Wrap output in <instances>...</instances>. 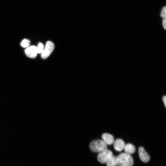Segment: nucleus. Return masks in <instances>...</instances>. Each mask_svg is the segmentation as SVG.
<instances>
[{
  "mask_svg": "<svg viewBox=\"0 0 166 166\" xmlns=\"http://www.w3.org/2000/svg\"><path fill=\"white\" fill-rule=\"evenodd\" d=\"M117 162L118 166H133L134 164L133 158L130 155L126 153L120 154L117 157Z\"/></svg>",
  "mask_w": 166,
  "mask_h": 166,
  "instance_id": "nucleus-1",
  "label": "nucleus"
},
{
  "mask_svg": "<svg viewBox=\"0 0 166 166\" xmlns=\"http://www.w3.org/2000/svg\"><path fill=\"white\" fill-rule=\"evenodd\" d=\"M91 150L93 152H100L107 149L106 144L102 140H97L92 142L90 145Z\"/></svg>",
  "mask_w": 166,
  "mask_h": 166,
  "instance_id": "nucleus-2",
  "label": "nucleus"
},
{
  "mask_svg": "<svg viewBox=\"0 0 166 166\" xmlns=\"http://www.w3.org/2000/svg\"><path fill=\"white\" fill-rule=\"evenodd\" d=\"M113 156L112 152L106 149L100 152L98 156V160L101 163H107L108 161Z\"/></svg>",
  "mask_w": 166,
  "mask_h": 166,
  "instance_id": "nucleus-3",
  "label": "nucleus"
},
{
  "mask_svg": "<svg viewBox=\"0 0 166 166\" xmlns=\"http://www.w3.org/2000/svg\"><path fill=\"white\" fill-rule=\"evenodd\" d=\"M54 48V43L51 41H48L46 44V46L43 52L41 54V57L45 59L48 57Z\"/></svg>",
  "mask_w": 166,
  "mask_h": 166,
  "instance_id": "nucleus-4",
  "label": "nucleus"
},
{
  "mask_svg": "<svg viewBox=\"0 0 166 166\" xmlns=\"http://www.w3.org/2000/svg\"><path fill=\"white\" fill-rule=\"evenodd\" d=\"M138 153L139 158L142 162L147 163L149 161L150 159V156L144 148L140 147L138 150Z\"/></svg>",
  "mask_w": 166,
  "mask_h": 166,
  "instance_id": "nucleus-5",
  "label": "nucleus"
},
{
  "mask_svg": "<svg viewBox=\"0 0 166 166\" xmlns=\"http://www.w3.org/2000/svg\"><path fill=\"white\" fill-rule=\"evenodd\" d=\"M27 56L30 58H35L38 53L37 47L33 46L27 48L25 50Z\"/></svg>",
  "mask_w": 166,
  "mask_h": 166,
  "instance_id": "nucleus-6",
  "label": "nucleus"
},
{
  "mask_svg": "<svg viewBox=\"0 0 166 166\" xmlns=\"http://www.w3.org/2000/svg\"><path fill=\"white\" fill-rule=\"evenodd\" d=\"M125 145V143L123 140L118 139L115 142L114 147L116 151L119 152L124 149Z\"/></svg>",
  "mask_w": 166,
  "mask_h": 166,
  "instance_id": "nucleus-7",
  "label": "nucleus"
},
{
  "mask_svg": "<svg viewBox=\"0 0 166 166\" xmlns=\"http://www.w3.org/2000/svg\"><path fill=\"white\" fill-rule=\"evenodd\" d=\"M102 138L103 140L107 145H111L112 144L115 142L114 137L111 135L104 133L102 135Z\"/></svg>",
  "mask_w": 166,
  "mask_h": 166,
  "instance_id": "nucleus-8",
  "label": "nucleus"
},
{
  "mask_svg": "<svg viewBox=\"0 0 166 166\" xmlns=\"http://www.w3.org/2000/svg\"><path fill=\"white\" fill-rule=\"evenodd\" d=\"M124 149L126 153L130 155L134 153L136 151L134 146L130 143L127 144L125 145Z\"/></svg>",
  "mask_w": 166,
  "mask_h": 166,
  "instance_id": "nucleus-9",
  "label": "nucleus"
},
{
  "mask_svg": "<svg viewBox=\"0 0 166 166\" xmlns=\"http://www.w3.org/2000/svg\"><path fill=\"white\" fill-rule=\"evenodd\" d=\"M106 163L107 166H117V157L113 156Z\"/></svg>",
  "mask_w": 166,
  "mask_h": 166,
  "instance_id": "nucleus-10",
  "label": "nucleus"
},
{
  "mask_svg": "<svg viewBox=\"0 0 166 166\" xmlns=\"http://www.w3.org/2000/svg\"><path fill=\"white\" fill-rule=\"evenodd\" d=\"M30 43V41L29 40L25 39L22 40L21 42L20 45L21 47L24 48L28 47Z\"/></svg>",
  "mask_w": 166,
  "mask_h": 166,
  "instance_id": "nucleus-11",
  "label": "nucleus"
},
{
  "mask_svg": "<svg viewBox=\"0 0 166 166\" xmlns=\"http://www.w3.org/2000/svg\"><path fill=\"white\" fill-rule=\"evenodd\" d=\"M37 48L38 53L42 54L44 49L43 44L41 42H39L38 44Z\"/></svg>",
  "mask_w": 166,
  "mask_h": 166,
  "instance_id": "nucleus-12",
  "label": "nucleus"
},
{
  "mask_svg": "<svg viewBox=\"0 0 166 166\" xmlns=\"http://www.w3.org/2000/svg\"><path fill=\"white\" fill-rule=\"evenodd\" d=\"M161 16L164 19H166V7L165 6L164 7L162 10Z\"/></svg>",
  "mask_w": 166,
  "mask_h": 166,
  "instance_id": "nucleus-13",
  "label": "nucleus"
},
{
  "mask_svg": "<svg viewBox=\"0 0 166 166\" xmlns=\"http://www.w3.org/2000/svg\"><path fill=\"white\" fill-rule=\"evenodd\" d=\"M162 25L164 29L166 30V19H163L162 21Z\"/></svg>",
  "mask_w": 166,
  "mask_h": 166,
  "instance_id": "nucleus-14",
  "label": "nucleus"
},
{
  "mask_svg": "<svg viewBox=\"0 0 166 166\" xmlns=\"http://www.w3.org/2000/svg\"><path fill=\"white\" fill-rule=\"evenodd\" d=\"M162 100L164 104L165 107H166V97L165 96H164L163 97Z\"/></svg>",
  "mask_w": 166,
  "mask_h": 166,
  "instance_id": "nucleus-15",
  "label": "nucleus"
}]
</instances>
